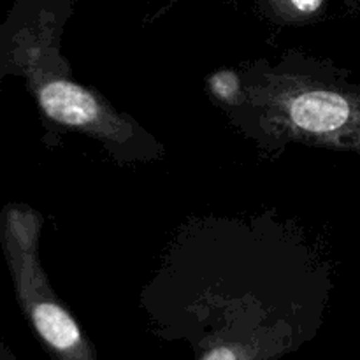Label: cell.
Listing matches in <instances>:
<instances>
[{
    "label": "cell",
    "instance_id": "6da1fadb",
    "mask_svg": "<svg viewBox=\"0 0 360 360\" xmlns=\"http://www.w3.org/2000/svg\"><path fill=\"white\" fill-rule=\"evenodd\" d=\"M42 109L51 120L65 125H86L98 115V104L86 90L69 81H51L39 94Z\"/></svg>",
    "mask_w": 360,
    "mask_h": 360
},
{
    "label": "cell",
    "instance_id": "7a4b0ae2",
    "mask_svg": "<svg viewBox=\"0 0 360 360\" xmlns=\"http://www.w3.org/2000/svg\"><path fill=\"white\" fill-rule=\"evenodd\" d=\"M211 84H213V90L218 97L231 98L232 94L238 90V79L232 76L231 72H220L211 79Z\"/></svg>",
    "mask_w": 360,
    "mask_h": 360
},
{
    "label": "cell",
    "instance_id": "3957f363",
    "mask_svg": "<svg viewBox=\"0 0 360 360\" xmlns=\"http://www.w3.org/2000/svg\"><path fill=\"white\" fill-rule=\"evenodd\" d=\"M288 2H290V6L294 7L295 11H299V13L311 14L316 13V11L322 7L323 0H288Z\"/></svg>",
    "mask_w": 360,
    "mask_h": 360
}]
</instances>
